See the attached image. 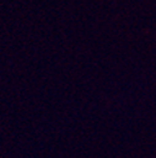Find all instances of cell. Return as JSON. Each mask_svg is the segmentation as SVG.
<instances>
[]
</instances>
